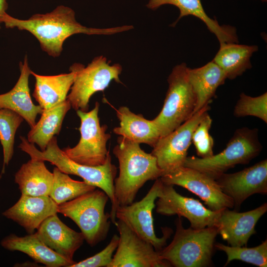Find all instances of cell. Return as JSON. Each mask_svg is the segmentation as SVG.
Returning <instances> with one entry per match:
<instances>
[{"mask_svg": "<svg viewBox=\"0 0 267 267\" xmlns=\"http://www.w3.org/2000/svg\"><path fill=\"white\" fill-rule=\"evenodd\" d=\"M3 23L7 28H16L30 32L38 40L42 49L53 57L61 54L64 42L73 35H112L134 28L132 25L103 29L87 27L77 21L72 8L63 5L48 13L34 14L26 20L7 13Z\"/></svg>", "mask_w": 267, "mask_h": 267, "instance_id": "6da1fadb", "label": "cell"}, {"mask_svg": "<svg viewBox=\"0 0 267 267\" xmlns=\"http://www.w3.org/2000/svg\"><path fill=\"white\" fill-rule=\"evenodd\" d=\"M119 164V176L114 180L118 207L132 203L139 189L148 180L163 174L156 157L143 150L139 144L120 136L113 150Z\"/></svg>", "mask_w": 267, "mask_h": 267, "instance_id": "7a4b0ae2", "label": "cell"}, {"mask_svg": "<svg viewBox=\"0 0 267 267\" xmlns=\"http://www.w3.org/2000/svg\"><path fill=\"white\" fill-rule=\"evenodd\" d=\"M20 138L21 142L19 148L27 153L31 158L48 161L62 172L79 176L86 183L104 191L112 204L110 212L111 222L115 223L118 206L114 193V180L117 169L116 166L112 163L109 153L103 164L90 166L78 163L70 159L59 148L55 136L50 140L44 151L38 149L35 144L29 142L25 137L21 136Z\"/></svg>", "mask_w": 267, "mask_h": 267, "instance_id": "3957f363", "label": "cell"}, {"mask_svg": "<svg viewBox=\"0 0 267 267\" xmlns=\"http://www.w3.org/2000/svg\"><path fill=\"white\" fill-rule=\"evenodd\" d=\"M176 231L170 244L159 251L161 258L171 267H203L210 265L218 234L215 226L201 229H185L180 217L177 219Z\"/></svg>", "mask_w": 267, "mask_h": 267, "instance_id": "277c9868", "label": "cell"}, {"mask_svg": "<svg viewBox=\"0 0 267 267\" xmlns=\"http://www.w3.org/2000/svg\"><path fill=\"white\" fill-rule=\"evenodd\" d=\"M108 199L104 191L95 189L58 205V212L74 222L85 240L94 246L106 238L109 230L110 215L105 212Z\"/></svg>", "mask_w": 267, "mask_h": 267, "instance_id": "5b68a950", "label": "cell"}, {"mask_svg": "<svg viewBox=\"0 0 267 267\" xmlns=\"http://www.w3.org/2000/svg\"><path fill=\"white\" fill-rule=\"evenodd\" d=\"M258 130L247 127L237 129L220 153L205 158L186 157L183 166L199 170L216 179L237 164H246L261 152Z\"/></svg>", "mask_w": 267, "mask_h": 267, "instance_id": "8992f818", "label": "cell"}, {"mask_svg": "<svg viewBox=\"0 0 267 267\" xmlns=\"http://www.w3.org/2000/svg\"><path fill=\"white\" fill-rule=\"evenodd\" d=\"M187 70L184 63L176 65L168 78L169 87L163 106L152 120L160 137L172 132L193 115L196 99Z\"/></svg>", "mask_w": 267, "mask_h": 267, "instance_id": "52a82bcc", "label": "cell"}, {"mask_svg": "<svg viewBox=\"0 0 267 267\" xmlns=\"http://www.w3.org/2000/svg\"><path fill=\"white\" fill-rule=\"evenodd\" d=\"M76 75L67 99L75 110L87 112L91 96L97 91H103L114 80L121 83L119 76L122 66L109 64L105 57H95L87 67L80 63L73 64Z\"/></svg>", "mask_w": 267, "mask_h": 267, "instance_id": "ba28073f", "label": "cell"}, {"mask_svg": "<svg viewBox=\"0 0 267 267\" xmlns=\"http://www.w3.org/2000/svg\"><path fill=\"white\" fill-rule=\"evenodd\" d=\"M99 108V103L96 102L89 111H76L81 120L80 140L75 146L63 150L70 159L78 163L90 166L101 165L105 162L109 153L106 145L111 134L106 133L107 126L100 124Z\"/></svg>", "mask_w": 267, "mask_h": 267, "instance_id": "9c48e42d", "label": "cell"}, {"mask_svg": "<svg viewBox=\"0 0 267 267\" xmlns=\"http://www.w3.org/2000/svg\"><path fill=\"white\" fill-rule=\"evenodd\" d=\"M162 184L160 178L156 179L141 200L133 202L128 205L119 206L116 211V218L118 220L124 222L140 237L150 243L158 251L166 246L172 233L171 229L165 227L163 228V236L159 238L154 231L152 211Z\"/></svg>", "mask_w": 267, "mask_h": 267, "instance_id": "30bf717a", "label": "cell"}, {"mask_svg": "<svg viewBox=\"0 0 267 267\" xmlns=\"http://www.w3.org/2000/svg\"><path fill=\"white\" fill-rule=\"evenodd\" d=\"M210 109L209 104L205 105L172 132L160 137L151 153L164 173L183 166L193 132Z\"/></svg>", "mask_w": 267, "mask_h": 267, "instance_id": "8fae6325", "label": "cell"}, {"mask_svg": "<svg viewBox=\"0 0 267 267\" xmlns=\"http://www.w3.org/2000/svg\"><path fill=\"white\" fill-rule=\"evenodd\" d=\"M160 178L164 183L181 186L196 194L211 210L234 207L233 200L222 190L216 180L199 170L181 166L164 173Z\"/></svg>", "mask_w": 267, "mask_h": 267, "instance_id": "7c38bea8", "label": "cell"}, {"mask_svg": "<svg viewBox=\"0 0 267 267\" xmlns=\"http://www.w3.org/2000/svg\"><path fill=\"white\" fill-rule=\"evenodd\" d=\"M115 225L119 239L110 267H171L150 243L138 236L122 221L118 220Z\"/></svg>", "mask_w": 267, "mask_h": 267, "instance_id": "4fadbf2b", "label": "cell"}, {"mask_svg": "<svg viewBox=\"0 0 267 267\" xmlns=\"http://www.w3.org/2000/svg\"><path fill=\"white\" fill-rule=\"evenodd\" d=\"M158 198L156 203L157 213L183 217L189 221L190 227L194 229L215 226L222 210L208 209L199 200L182 196L176 191L173 185L163 182Z\"/></svg>", "mask_w": 267, "mask_h": 267, "instance_id": "5bb4252c", "label": "cell"}, {"mask_svg": "<svg viewBox=\"0 0 267 267\" xmlns=\"http://www.w3.org/2000/svg\"><path fill=\"white\" fill-rule=\"evenodd\" d=\"M215 180L234 206L239 207L253 194L267 193V160L234 173H223Z\"/></svg>", "mask_w": 267, "mask_h": 267, "instance_id": "9a60e30c", "label": "cell"}, {"mask_svg": "<svg viewBox=\"0 0 267 267\" xmlns=\"http://www.w3.org/2000/svg\"><path fill=\"white\" fill-rule=\"evenodd\" d=\"M267 211V203L256 209L241 213L224 209L215 226L218 234L229 246H246L250 237L256 233V223Z\"/></svg>", "mask_w": 267, "mask_h": 267, "instance_id": "2e32d148", "label": "cell"}, {"mask_svg": "<svg viewBox=\"0 0 267 267\" xmlns=\"http://www.w3.org/2000/svg\"><path fill=\"white\" fill-rule=\"evenodd\" d=\"M57 213L58 205L49 196L21 194L18 201L2 215L32 234L44 220Z\"/></svg>", "mask_w": 267, "mask_h": 267, "instance_id": "e0dca14e", "label": "cell"}, {"mask_svg": "<svg viewBox=\"0 0 267 267\" xmlns=\"http://www.w3.org/2000/svg\"><path fill=\"white\" fill-rule=\"evenodd\" d=\"M36 234L49 248L71 262L75 252L82 245L84 237L64 224L57 214L44 220Z\"/></svg>", "mask_w": 267, "mask_h": 267, "instance_id": "ac0fdd59", "label": "cell"}, {"mask_svg": "<svg viewBox=\"0 0 267 267\" xmlns=\"http://www.w3.org/2000/svg\"><path fill=\"white\" fill-rule=\"evenodd\" d=\"M20 75L14 87L8 92L0 94V109L7 108L21 115L31 128L36 124L38 114L44 109L35 105L30 95L29 78L31 74L27 56L19 63Z\"/></svg>", "mask_w": 267, "mask_h": 267, "instance_id": "d6986e66", "label": "cell"}, {"mask_svg": "<svg viewBox=\"0 0 267 267\" xmlns=\"http://www.w3.org/2000/svg\"><path fill=\"white\" fill-rule=\"evenodd\" d=\"M164 4L176 6L180 11L178 18L173 26L183 17L193 15L206 25L209 31L217 37L220 44L238 43L235 28L231 26H221L216 19L209 17L203 8L201 0H149L146 6L152 10H156Z\"/></svg>", "mask_w": 267, "mask_h": 267, "instance_id": "ffe728a7", "label": "cell"}, {"mask_svg": "<svg viewBox=\"0 0 267 267\" xmlns=\"http://www.w3.org/2000/svg\"><path fill=\"white\" fill-rule=\"evenodd\" d=\"M0 244L6 250L23 252L48 267H70L76 263L67 260L48 247L36 233L24 236L11 234L4 238Z\"/></svg>", "mask_w": 267, "mask_h": 267, "instance_id": "44dd1931", "label": "cell"}, {"mask_svg": "<svg viewBox=\"0 0 267 267\" xmlns=\"http://www.w3.org/2000/svg\"><path fill=\"white\" fill-rule=\"evenodd\" d=\"M69 73L44 76L31 71V74L36 80L32 95L43 109L53 107L67 99L76 75L73 65Z\"/></svg>", "mask_w": 267, "mask_h": 267, "instance_id": "7402d4cb", "label": "cell"}, {"mask_svg": "<svg viewBox=\"0 0 267 267\" xmlns=\"http://www.w3.org/2000/svg\"><path fill=\"white\" fill-rule=\"evenodd\" d=\"M120 126L113 132L138 144H146L152 148L160 138V134L152 120L145 119L142 114H136L126 106L116 110Z\"/></svg>", "mask_w": 267, "mask_h": 267, "instance_id": "603a6c76", "label": "cell"}, {"mask_svg": "<svg viewBox=\"0 0 267 267\" xmlns=\"http://www.w3.org/2000/svg\"><path fill=\"white\" fill-rule=\"evenodd\" d=\"M188 78L196 96L195 113L209 104L218 88L224 83L226 77L213 61L197 68H188Z\"/></svg>", "mask_w": 267, "mask_h": 267, "instance_id": "cb8c5ba5", "label": "cell"}, {"mask_svg": "<svg viewBox=\"0 0 267 267\" xmlns=\"http://www.w3.org/2000/svg\"><path fill=\"white\" fill-rule=\"evenodd\" d=\"M14 181L21 194L49 196L51 191L53 174L46 168L44 161L31 158L16 172Z\"/></svg>", "mask_w": 267, "mask_h": 267, "instance_id": "d4e9b609", "label": "cell"}, {"mask_svg": "<svg viewBox=\"0 0 267 267\" xmlns=\"http://www.w3.org/2000/svg\"><path fill=\"white\" fill-rule=\"evenodd\" d=\"M71 108L70 103L66 99L53 107L44 109L40 120L29 132L27 140L44 151L53 136L59 134L64 118Z\"/></svg>", "mask_w": 267, "mask_h": 267, "instance_id": "484cf974", "label": "cell"}, {"mask_svg": "<svg viewBox=\"0 0 267 267\" xmlns=\"http://www.w3.org/2000/svg\"><path fill=\"white\" fill-rule=\"evenodd\" d=\"M220 45L213 61L222 69L226 78L234 79L251 68L250 58L258 50L257 45L237 43H222Z\"/></svg>", "mask_w": 267, "mask_h": 267, "instance_id": "4316f807", "label": "cell"}, {"mask_svg": "<svg viewBox=\"0 0 267 267\" xmlns=\"http://www.w3.org/2000/svg\"><path fill=\"white\" fill-rule=\"evenodd\" d=\"M53 181L49 197L58 205L96 188L84 181L71 178L68 174L53 169Z\"/></svg>", "mask_w": 267, "mask_h": 267, "instance_id": "83f0119b", "label": "cell"}, {"mask_svg": "<svg viewBox=\"0 0 267 267\" xmlns=\"http://www.w3.org/2000/svg\"><path fill=\"white\" fill-rule=\"evenodd\" d=\"M24 120L21 115L13 110L0 109V142L3 154L2 171L12 157L16 132Z\"/></svg>", "mask_w": 267, "mask_h": 267, "instance_id": "f1b7e54d", "label": "cell"}, {"mask_svg": "<svg viewBox=\"0 0 267 267\" xmlns=\"http://www.w3.org/2000/svg\"><path fill=\"white\" fill-rule=\"evenodd\" d=\"M215 247L226 253L227 259L224 267L234 260H240L259 267H267V239L259 245L252 248L227 246L222 243H217Z\"/></svg>", "mask_w": 267, "mask_h": 267, "instance_id": "f546056e", "label": "cell"}, {"mask_svg": "<svg viewBox=\"0 0 267 267\" xmlns=\"http://www.w3.org/2000/svg\"><path fill=\"white\" fill-rule=\"evenodd\" d=\"M233 115L237 118L254 116L267 123V93L256 97L241 93L234 108Z\"/></svg>", "mask_w": 267, "mask_h": 267, "instance_id": "4dcf8cb0", "label": "cell"}, {"mask_svg": "<svg viewBox=\"0 0 267 267\" xmlns=\"http://www.w3.org/2000/svg\"><path fill=\"white\" fill-rule=\"evenodd\" d=\"M212 123V119L207 113L193 132L192 142L200 158H208L214 155V141L209 133Z\"/></svg>", "mask_w": 267, "mask_h": 267, "instance_id": "1f68e13d", "label": "cell"}, {"mask_svg": "<svg viewBox=\"0 0 267 267\" xmlns=\"http://www.w3.org/2000/svg\"><path fill=\"white\" fill-rule=\"evenodd\" d=\"M119 239V236L114 234L109 244L102 251L85 260L76 262L70 267H110Z\"/></svg>", "mask_w": 267, "mask_h": 267, "instance_id": "d6a6232c", "label": "cell"}, {"mask_svg": "<svg viewBox=\"0 0 267 267\" xmlns=\"http://www.w3.org/2000/svg\"><path fill=\"white\" fill-rule=\"evenodd\" d=\"M8 8L7 0H0V25L3 23L4 17L6 15Z\"/></svg>", "mask_w": 267, "mask_h": 267, "instance_id": "836d02e7", "label": "cell"}, {"mask_svg": "<svg viewBox=\"0 0 267 267\" xmlns=\"http://www.w3.org/2000/svg\"><path fill=\"white\" fill-rule=\"evenodd\" d=\"M263 2H265V1H267V0H261Z\"/></svg>", "mask_w": 267, "mask_h": 267, "instance_id": "e575fe53", "label": "cell"}]
</instances>
